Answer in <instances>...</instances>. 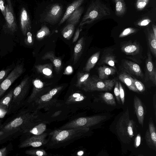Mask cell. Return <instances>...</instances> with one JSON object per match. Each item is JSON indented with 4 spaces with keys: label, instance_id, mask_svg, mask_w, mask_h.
I'll list each match as a JSON object with an SVG mask.
<instances>
[{
    "label": "cell",
    "instance_id": "1",
    "mask_svg": "<svg viewBox=\"0 0 156 156\" xmlns=\"http://www.w3.org/2000/svg\"><path fill=\"white\" fill-rule=\"evenodd\" d=\"M134 122L130 119L128 108L123 113L116 126L117 134L121 141L129 144L134 136Z\"/></svg>",
    "mask_w": 156,
    "mask_h": 156
},
{
    "label": "cell",
    "instance_id": "2",
    "mask_svg": "<svg viewBox=\"0 0 156 156\" xmlns=\"http://www.w3.org/2000/svg\"><path fill=\"white\" fill-rule=\"evenodd\" d=\"M56 132L51 136L52 144L54 146H61L77 139L88 131L89 127H79Z\"/></svg>",
    "mask_w": 156,
    "mask_h": 156
},
{
    "label": "cell",
    "instance_id": "3",
    "mask_svg": "<svg viewBox=\"0 0 156 156\" xmlns=\"http://www.w3.org/2000/svg\"><path fill=\"white\" fill-rule=\"evenodd\" d=\"M111 14L110 9L99 0L92 2L89 6L80 26L90 24Z\"/></svg>",
    "mask_w": 156,
    "mask_h": 156
},
{
    "label": "cell",
    "instance_id": "4",
    "mask_svg": "<svg viewBox=\"0 0 156 156\" xmlns=\"http://www.w3.org/2000/svg\"><path fill=\"white\" fill-rule=\"evenodd\" d=\"M34 119L33 115L29 112H21L10 121L2 126L1 131L7 134L18 131L23 132L29 128V124Z\"/></svg>",
    "mask_w": 156,
    "mask_h": 156
},
{
    "label": "cell",
    "instance_id": "5",
    "mask_svg": "<svg viewBox=\"0 0 156 156\" xmlns=\"http://www.w3.org/2000/svg\"><path fill=\"white\" fill-rule=\"evenodd\" d=\"M116 81L115 79L101 80L96 76L89 77L83 85L87 91H108L111 90Z\"/></svg>",
    "mask_w": 156,
    "mask_h": 156
},
{
    "label": "cell",
    "instance_id": "6",
    "mask_svg": "<svg viewBox=\"0 0 156 156\" xmlns=\"http://www.w3.org/2000/svg\"><path fill=\"white\" fill-rule=\"evenodd\" d=\"M30 82L29 77H27L13 90L12 100L9 105L11 108L17 106L21 103L28 91Z\"/></svg>",
    "mask_w": 156,
    "mask_h": 156
},
{
    "label": "cell",
    "instance_id": "7",
    "mask_svg": "<svg viewBox=\"0 0 156 156\" xmlns=\"http://www.w3.org/2000/svg\"><path fill=\"white\" fill-rule=\"evenodd\" d=\"M106 118V116L96 115L90 117H81L70 123L63 128L89 127L99 123Z\"/></svg>",
    "mask_w": 156,
    "mask_h": 156
},
{
    "label": "cell",
    "instance_id": "8",
    "mask_svg": "<svg viewBox=\"0 0 156 156\" xmlns=\"http://www.w3.org/2000/svg\"><path fill=\"white\" fill-rule=\"evenodd\" d=\"M22 64L17 65L11 72L0 83V98L8 89L14 82L20 77L24 72Z\"/></svg>",
    "mask_w": 156,
    "mask_h": 156
},
{
    "label": "cell",
    "instance_id": "9",
    "mask_svg": "<svg viewBox=\"0 0 156 156\" xmlns=\"http://www.w3.org/2000/svg\"><path fill=\"white\" fill-rule=\"evenodd\" d=\"M7 4L5 5L6 28L10 32L13 33L17 30V25L15 22L14 16L10 1L7 0Z\"/></svg>",
    "mask_w": 156,
    "mask_h": 156
},
{
    "label": "cell",
    "instance_id": "10",
    "mask_svg": "<svg viewBox=\"0 0 156 156\" xmlns=\"http://www.w3.org/2000/svg\"><path fill=\"white\" fill-rule=\"evenodd\" d=\"M145 139L148 146L151 149L156 151V128L151 118L149 120L148 128L146 132Z\"/></svg>",
    "mask_w": 156,
    "mask_h": 156
},
{
    "label": "cell",
    "instance_id": "11",
    "mask_svg": "<svg viewBox=\"0 0 156 156\" xmlns=\"http://www.w3.org/2000/svg\"><path fill=\"white\" fill-rule=\"evenodd\" d=\"M62 11L61 5L55 4L52 5L46 14L44 20L51 23L56 22L60 16Z\"/></svg>",
    "mask_w": 156,
    "mask_h": 156
},
{
    "label": "cell",
    "instance_id": "12",
    "mask_svg": "<svg viewBox=\"0 0 156 156\" xmlns=\"http://www.w3.org/2000/svg\"><path fill=\"white\" fill-rule=\"evenodd\" d=\"M20 25L22 32L25 36L31 29L30 17L26 9L23 8L21 11L20 17Z\"/></svg>",
    "mask_w": 156,
    "mask_h": 156
},
{
    "label": "cell",
    "instance_id": "13",
    "mask_svg": "<svg viewBox=\"0 0 156 156\" xmlns=\"http://www.w3.org/2000/svg\"><path fill=\"white\" fill-rule=\"evenodd\" d=\"M146 70L149 79L154 84H156V71L152 61V57L148 51L146 61Z\"/></svg>",
    "mask_w": 156,
    "mask_h": 156
},
{
    "label": "cell",
    "instance_id": "14",
    "mask_svg": "<svg viewBox=\"0 0 156 156\" xmlns=\"http://www.w3.org/2000/svg\"><path fill=\"white\" fill-rule=\"evenodd\" d=\"M133 105L138 122L143 127L144 115V108L141 100L136 95L134 98Z\"/></svg>",
    "mask_w": 156,
    "mask_h": 156
},
{
    "label": "cell",
    "instance_id": "15",
    "mask_svg": "<svg viewBox=\"0 0 156 156\" xmlns=\"http://www.w3.org/2000/svg\"><path fill=\"white\" fill-rule=\"evenodd\" d=\"M122 66L125 69L130 73L143 78V75L140 66L136 63L127 60H124Z\"/></svg>",
    "mask_w": 156,
    "mask_h": 156
},
{
    "label": "cell",
    "instance_id": "16",
    "mask_svg": "<svg viewBox=\"0 0 156 156\" xmlns=\"http://www.w3.org/2000/svg\"><path fill=\"white\" fill-rule=\"evenodd\" d=\"M122 51L128 55H135L138 54L140 47L136 42H128L123 44L121 47Z\"/></svg>",
    "mask_w": 156,
    "mask_h": 156
},
{
    "label": "cell",
    "instance_id": "17",
    "mask_svg": "<svg viewBox=\"0 0 156 156\" xmlns=\"http://www.w3.org/2000/svg\"><path fill=\"white\" fill-rule=\"evenodd\" d=\"M119 79L124 83L128 88L134 92H139L135 87L133 84L134 78L125 72H121L119 75Z\"/></svg>",
    "mask_w": 156,
    "mask_h": 156
},
{
    "label": "cell",
    "instance_id": "18",
    "mask_svg": "<svg viewBox=\"0 0 156 156\" xmlns=\"http://www.w3.org/2000/svg\"><path fill=\"white\" fill-rule=\"evenodd\" d=\"M84 0H76L70 4L67 8L66 11L59 24L63 23L67 20L73 13L83 3Z\"/></svg>",
    "mask_w": 156,
    "mask_h": 156
},
{
    "label": "cell",
    "instance_id": "19",
    "mask_svg": "<svg viewBox=\"0 0 156 156\" xmlns=\"http://www.w3.org/2000/svg\"><path fill=\"white\" fill-rule=\"evenodd\" d=\"M98 78L101 80H105L110 75L115 74L116 69L111 66H100L98 69Z\"/></svg>",
    "mask_w": 156,
    "mask_h": 156
},
{
    "label": "cell",
    "instance_id": "20",
    "mask_svg": "<svg viewBox=\"0 0 156 156\" xmlns=\"http://www.w3.org/2000/svg\"><path fill=\"white\" fill-rule=\"evenodd\" d=\"M116 62V57L111 52L104 53L99 62L100 64H106L115 69V64Z\"/></svg>",
    "mask_w": 156,
    "mask_h": 156
},
{
    "label": "cell",
    "instance_id": "21",
    "mask_svg": "<svg viewBox=\"0 0 156 156\" xmlns=\"http://www.w3.org/2000/svg\"><path fill=\"white\" fill-rule=\"evenodd\" d=\"M84 8L80 7L76 9L68 19L67 22L74 25L79 23L81 16L83 11Z\"/></svg>",
    "mask_w": 156,
    "mask_h": 156
},
{
    "label": "cell",
    "instance_id": "22",
    "mask_svg": "<svg viewBox=\"0 0 156 156\" xmlns=\"http://www.w3.org/2000/svg\"><path fill=\"white\" fill-rule=\"evenodd\" d=\"M100 54V51H98L90 58L83 69L84 71L89 72L95 66L99 59Z\"/></svg>",
    "mask_w": 156,
    "mask_h": 156
},
{
    "label": "cell",
    "instance_id": "23",
    "mask_svg": "<svg viewBox=\"0 0 156 156\" xmlns=\"http://www.w3.org/2000/svg\"><path fill=\"white\" fill-rule=\"evenodd\" d=\"M147 37L149 46L152 54L156 56V37L154 36L152 30H148Z\"/></svg>",
    "mask_w": 156,
    "mask_h": 156
},
{
    "label": "cell",
    "instance_id": "24",
    "mask_svg": "<svg viewBox=\"0 0 156 156\" xmlns=\"http://www.w3.org/2000/svg\"><path fill=\"white\" fill-rule=\"evenodd\" d=\"M115 4V14L117 16H121L125 13L126 6L124 0H114Z\"/></svg>",
    "mask_w": 156,
    "mask_h": 156
},
{
    "label": "cell",
    "instance_id": "25",
    "mask_svg": "<svg viewBox=\"0 0 156 156\" xmlns=\"http://www.w3.org/2000/svg\"><path fill=\"white\" fill-rule=\"evenodd\" d=\"M101 97L104 101L108 105L111 106H115L116 102L113 95L108 92L103 93Z\"/></svg>",
    "mask_w": 156,
    "mask_h": 156
},
{
    "label": "cell",
    "instance_id": "26",
    "mask_svg": "<svg viewBox=\"0 0 156 156\" xmlns=\"http://www.w3.org/2000/svg\"><path fill=\"white\" fill-rule=\"evenodd\" d=\"M74 25L71 23H68L62 31L63 37L65 38H69L72 35L74 29Z\"/></svg>",
    "mask_w": 156,
    "mask_h": 156
},
{
    "label": "cell",
    "instance_id": "27",
    "mask_svg": "<svg viewBox=\"0 0 156 156\" xmlns=\"http://www.w3.org/2000/svg\"><path fill=\"white\" fill-rule=\"evenodd\" d=\"M13 89L11 90L7 94L0 99V105H6L8 107L12 101Z\"/></svg>",
    "mask_w": 156,
    "mask_h": 156
},
{
    "label": "cell",
    "instance_id": "28",
    "mask_svg": "<svg viewBox=\"0 0 156 156\" xmlns=\"http://www.w3.org/2000/svg\"><path fill=\"white\" fill-rule=\"evenodd\" d=\"M90 74L87 73H80L78 74L77 84L81 86L83 85L89 77Z\"/></svg>",
    "mask_w": 156,
    "mask_h": 156
},
{
    "label": "cell",
    "instance_id": "29",
    "mask_svg": "<svg viewBox=\"0 0 156 156\" xmlns=\"http://www.w3.org/2000/svg\"><path fill=\"white\" fill-rule=\"evenodd\" d=\"M50 33L48 28L46 26H43L39 30L37 34V37L38 39L43 38Z\"/></svg>",
    "mask_w": 156,
    "mask_h": 156
},
{
    "label": "cell",
    "instance_id": "30",
    "mask_svg": "<svg viewBox=\"0 0 156 156\" xmlns=\"http://www.w3.org/2000/svg\"><path fill=\"white\" fill-rule=\"evenodd\" d=\"M58 90L56 88H54L51 90L49 93L43 95L41 99L43 101H47L50 100L52 98L53 96L55 95Z\"/></svg>",
    "mask_w": 156,
    "mask_h": 156
},
{
    "label": "cell",
    "instance_id": "31",
    "mask_svg": "<svg viewBox=\"0 0 156 156\" xmlns=\"http://www.w3.org/2000/svg\"><path fill=\"white\" fill-rule=\"evenodd\" d=\"M137 29L131 27L126 28L119 35V37L122 38L132 34L136 33Z\"/></svg>",
    "mask_w": 156,
    "mask_h": 156
},
{
    "label": "cell",
    "instance_id": "32",
    "mask_svg": "<svg viewBox=\"0 0 156 156\" xmlns=\"http://www.w3.org/2000/svg\"><path fill=\"white\" fill-rule=\"evenodd\" d=\"M133 82L134 86L139 92H142L144 91L145 86L141 81L134 78Z\"/></svg>",
    "mask_w": 156,
    "mask_h": 156
},
{
    "label": "cell",
    "instance_id": "33",
    "mask_svg": "<svg viewBox=\"0 0 156 156\" xmlns=\"http://www.w3.org/2000/svg\"><path fill=\"white\" fill-rule=\"evenodd\" d=\"M83 38H81L75 46L74 48L75 57H76V55L81 51L83 47Z\"/></svg>",
    "mask_w": 156,
    "mask_h": 156
},
{
    "label": "cell",
    "instance_id": "34",
    "mask_svg": "<svg viewBox=\"0 0 156 156\" xmlns=\"http://www.w3.org/2000/svg\"><path fill=\"white\" fill-rule=\"evenodd\" d=\"M149 0H137L136 3L137 9L140 10H142L146 6Z\"/></svg>",
    "mask_w": 156,
    "mask_h": 156
},
{
    "label": "cell",
    "instance_id": "35",
    "mask_svg": "<svg viewBox=\"0 0 156 156\" xmlns=\"http://www.w3.org/2000/svg\"><path fill=\"white\" fill-rule=\"evenodd\" d=\"M114 92L117 101L120 104L121 100L119 96V83L116 81L115 84Z\"/></svg>",
    "mask_w": 156,
    "mask_h": 156
},
{
    "label": "cell",
    "instance_id": "36",
    "mask_svg": "<svg viewBox=\"0 0 156 156\" xmlns=\"http://www.w3.org/2000/svg\"><path fill=\"white\" fill-rule=\"evenodd\" d=\"M11 69L9 68L0 71V83L7 77L9 73L11 70Z\"/></svg>",
    "mask_w": 156,
    "mask_h": 156
},
{
    "label": "cell",
    "instance_id": "37",
    "mask_svg": "<svg viewBox=\"0 0 156 156\" xmlns=\"http://www.w3.org/2000/svg\"><path fill=\"white\" fill-rule=\"evenodd\" d=\"M119 96L120 100L122 104L123 105L125 102V93L124 89L120 82L119 83Z\"/></svg>",
    "mask_w": 156,
    "mask_h": 156
},
{
    "label": "cell",
    "instance_id": "38",
    "mask_svg": "<svg viewBox=\"0 0 156 156\" xmlns=\"http://www.w3.org/2000/svg\"><path fill=\"white\" fill-rule=\"evenodd\" d=\"M8 107L6 105H0V118H3L8 111Z\"/></svg>",
    "mask_w": 156,
    "mask_h": 156
},
{
    "label": "cell",
    "instance_id": "39",
    "mask_svg": "<svg viewBox=\"0 0 156 156\" xmlns=\"http://www.w3.org/2000/svg\"><path fill=\"white\" fill-rule=\"evenodd\" d=\"M33 84L34 86V89H41L44 86L43 83L38 79L34 80L33 82Z\"/></svg>",
    "mask_w": 156,
    "mask_h": 156
},
{
    "label": "cell",
    "instance_id": "40",
    "mask_svg": "<svg viewBox=\"0 0 156 156\" xmlns=\"http://www.w3.org/2000/svg\"><path fill=\"white\" fill-rule=\"evenodd\" d=\"M27 37L24 40L25 44L27 45L31 44L33 42L32 34L30 32L28 31L27 33Z\"/></svg>",
    "mask_w": 156,
    "mask_h": 156
},
{
    "label": "cell",
    "instance_id": "41",
    "mask_svg": "<svg viewBox=\"0 0 156 156\" xmlns=\"http://www.w3.org/2000/svg\"><path fill=\"white\" fill-rule=\"evenodd\" d=\"M151 21L149 19H145L142 20L137 23V25L140 27L145 26L148 25Z\"/></svg>",
    "mask_w": 156,
    "mask_h": 156
},
{
    "label": "cell",
    "instance_id": "42",
    "mask_svg": "<svg viewBox=\"0 0 156 156\" xmlns=\"http://www.w3.org/2000/svg\"><path fill=\"white\" fill-rule=\"evenodd\" d=\"M141 137L140 134H138L135 138L134 145V147L137 148L141 143Z\"/></svg>",
    "mask_w": 156,
    "mask_h": 156
},
{
    "label": "cell",
    "instance_id": "43",
    "mask_svg": "<svg viewBox=\"0 0 156 156\" xmlns=\"http://www.w3.org/2000/svg\"><path fill=\"white\" fill-rule=\"evenodd\" d=\"M0 10L5 19V9L4 0H0Z\"/></svg>",
    "mask_w": 156,
    "mask_h": 156
},
{
    "label": "cell",
    "instance_id": "44",
    "mask_svg": "<svg viewBox=\"0 0 156 156\" xmlns=\"http://www.w3.org/2000/svg\"><path fill=\"white\" fill-rule=\"evenodd\" d=\"M42 72L44 75L48 76L51 75L52 70L48 68L45 67L42 69Z\"/></svg>",
    "mask_w": 156,
    "mask_h": 156
},
{
    "label": "cell",
    "instance_id": "45",
    "mask_svg": "<svg viewBox=\"0 0 156 156\" xmlns=\"http://www.w3.org/2000/svg\"><path fill=\"white\" fill-rule=\"evenodd\" d=\"M7 154L6 147H4L0 149V156H6Z\"/></svg>",
    "mask_w": 156,
    "mask_h": 156
},
{
    "label": "cell",
    "instance_id": "46",
    "mask_svg": "<svg viewBox=\"0 0 156 156\" xmlns=\"http://www.w3.org/2000/svg\"><path fill=\"white\" fill-rule=\"evenodd\" d=\"M80 33V30L79 29H77L76 30L75 36H74L73 39V41L75 42L78 39L79 34Z\"/></svg>",
    "mask_w": 156,
    "mask_h": 156
},
{
    "label": "cell",
    "instance_id": "47",
    "mask_svg": "<svg viewBox=\"0 0 156 156\" xmlns=\"http://www.w3.org/2000/svg\"><path fill=\"white\" fill-rule=\"evenodd\" d=\"M84 98V97L83 96L81 95L79 97L76 98L75 100L77 101H83Z\"/></svg>",
    "mask_w": 156,
    "mask_h": 156
},
{
    "label": "cell",
    "instance_id": "48",
    "mask_svg": "<svg viewBox=\"0 0 156 156\" xmlns=\"http://www.w3.org/2000/svg\"><path fill=\"white\" fill-rule=\"evenodd\" d=\"M152 30L153 32L154 36L156 37V26L154 25H152Z\"/></svg>",
    "mask_w": 156,
    "mask_h": 156
},
{
    "label": "cell",
    "instance_id": "49",
    "mask_svg": "<svg viewBox=\"0 0 156 156\" xmlns=\"http://www.w3.org/2000/svg\"><path fill=\"white\" fill-rule=\"evenodd\" d=\"M66 71L68 73H71L72 72V68L70 66H68L66 68Z\"/></svg>",
    "mask_w": 156,
    "mask_h": 156
},
{
    "label": "cell",
    "instance_id": "50",
    "mask_svg": "<svg viewBox=\"0 0 156 156\" xmlns=\"http://www.w3.org/2000/svg\"><path fill=\"white\" fill-rule=\"evenodd\" d=\"M153 99V103H154V107L155 111V114H156V98H155V95H154V97Z\"/></svg>",
    "mask_w": 156,
    "mask_h": 156
},
{
    "label": "cell",
    "instance_id": "51",
    "mask_svg": "<svg viewBox=\"0 0 156 156\" xmlns=\"http://www.w3.org/2000/svg\"><path fill=\"white\" fill-rule=\"evenodd\" d=\"M81 95L80 94L78 93H74L73 95V97L74 98H76L80 96Z\"/></svg>",
    "mask_w": 156,
    "mask_h": 156
},
{
    "label": "cell",
    "instance_id": "52",
    "mask_svg": "<svg viewBox=\"0 0 156 156\" xmlns=\"http://www.w3.org/2000/svg\"><path fill=\"white\" fill-rule=\"evenodd\" d=\"M4 132H3V131H0V137L2 136L4 134H6Z\"/></svg>",
    "mask_w": 156,
    "mask_h": 156
},
{
    "label": "cell",
    "instance_id": "53",
    "mask_svg": "<svg viewBox=\"0 0 156 156\" xmlns=\"http://www.w3.org/2000/svg\"><path fill=\"white\" fill-rule=\"evenodd\" d=\"M83 151H79L78 153L77 154H78V155H80V156H81L83 155Z\"/></svg>",
    "mask_w": 156,
    "mask_h": 156
},
{
    "label": "cell",
    "instance_id": "54",
    "mask_svg": "<svg viewBox=\"0 0 156 156\" xmlns=\"http://www.w3.org/2000/svg\"></svg>",
    "mask_w": 156,
    "mask_h": 156
}]
</instances>
